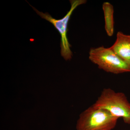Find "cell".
<instances>
[{
	"mask_svg": "<svg viewBox=\"0 0 130 130\" xmlns=\"http://www.w3.org/2000/svg\"><path fill=\"white\" fill-rule=\"evenodd\" d=\"M110 48L130 68V35L118 31L116 41Z\"/></svg>",
	"mask_w": 130,
	"mask_h": 130,
	"instance_id": "obj_5",
	"label": "cell"
},
{
	"mask_svg": "<svg viewBox=\"0 0 130 130\" xmlns=\"http://www.w3.org/2000/svg\"><path fill=\"white\" fill-rule=\"evenodd\" d=\"M105 21V29L109 37L113 35L114 30L113 7L109 3L104 2L102 5Z\"/></svg>",
	"mask_w": 130,
	"mask_h": 130,
	"instance_id": "obj_6",
	"label": "cell"
},
{
	"mask_svg": "<svg viewBox=\"0 0 130 130\" xmlns=\"http://www.w3.org/2000/svg\"><path fill=\"white\" fill-rule=\"evenodd\" d=\"M119 119L107 110L92 105L80 115L76 127L77 130H111Z\"/></svg>",
	"mask_w": 130,
	"mask_h": 130,
	"instance_id": "obj_1",
	"label": "cell"
},
{
	"mask_svg": "<svg viewBox=\"0 0 130 130\" xmlns=\"http://www.w3.org/2000/svg\"><path fill=\"white\" fill-rule=\"evenodd\" d=\"M93 105L107 110L113 116L122 118L125 123L130 124V103L124 93L104 89Z\"/></svg>",
	"mask_w": 130,
	"mask_h": 130,
	"instance_id": "obj_2",
	"label": "cell"
},
{
	"mask_svg": "<svg viewBox=\"0 0 130 130\" xmlns=\"http://www.w3.org/2000/svg\"><path fill=\"white\" fill-rule=\"evenodd\" d=\"M71 8L70 11L63 18L60 19L54 18L48 13H43L39 11L35 7L30 5L37 13L42 18L46 20L52 24L55 29L58 31L61 36V55L66 60H70L72 58L73 54L70 47L71 45L69 43L67 37L68 30V26L71 16L74 9L79 5L85 4V0H72L70 1Z\"/></svg>",
	"mask_w": 130,
	"mask_h": 130,
	"instance_id": "obj_4",
	"label": "cell"
},
{
	"mask_svg": "<svg viewBox=\"0 0 130 130\" xmlns=\"http://www.w3.org/2000/svg\"><path fill=\"white\" fill-rule=\"evenodd\" d=\"M89 59L100 69L115 74L130 72V68L109 48H91Z\"/></svg>",
	"mask_w": 130,
	"mask_h": 130,
	"instance_id": "obj_3",
	"label": "cell"
}]
</instances>
